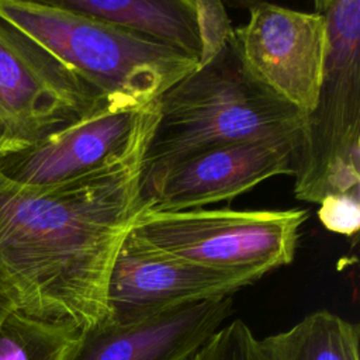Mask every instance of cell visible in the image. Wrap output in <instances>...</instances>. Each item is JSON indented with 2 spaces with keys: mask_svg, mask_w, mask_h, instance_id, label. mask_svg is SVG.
Here are the masks:
<instances>
[{
  "mask_svg": "<svg viewBox=\"0 0 360 360\" xmlns=\"http://www.w3.org/2000/svg\"><path fill=\"white\" fill-rule=\"evenodd\" d=\"M156 100L129 142L73 180L25 187L0 174V284L15 309L80 330L105 322L117 253L148 210L141 194Z\"/></svg>",
  "mask_w": 360,
  "mask_h": 360,
  "instance_id": "obj_1",
  "label": "cell"
},
{
  "mask_svg": "<svg viewBox=\"0 0 360 360\" xmlns=\"http://www.w3.org/2000/svg\"><path fill=\"white\" fill-rule=\"evenodd\" d=\"M156 125L145 167L232 143L300 139L305 114L285 103L246 69L233 39L156 100Z\"/></svg>",
  "mask_w": 360,
  "mask_h": 360,
  "instance_id": "obj_2",
  "label": "cell"
},
{
  "mask_svg": "<svg viewBox=\"0 0 360 360\" xmlns=\"http://www.w3.org/2000/svg\"><path fill=\"white\" fill-rule=\"evenodd\" d=\"M0 17L76 72L108 103L142 110L198 59L53 1L0 0Z\"/></svg>",
  "mask_w": 360,
  "mask_h": 360,
  "instance_id": "obj_3",
  "label": "cell"
},
{
  "mask_svg": "<svg viewBox=\"0 0 360 360\" xmlns=\"http://www.w3.org/2000/svg\"><path fill=\"white\" fill-rule=\"evenodd\" d=\"M328 24L323 80L295 158L294 195L319 204L360 193V1L319 0Z\"/></svg>",
  "mask_w": 360,
  "mask_h": 360,
  "instance_id": "obj_4",
  "label": "cell"
},
{
  "mask_svg": "<svg viewBox=\"0 0 360 360\" xmlns=\"http://www.w3.org/2000/svg\"><path fill=\"white\" fill-rule=\"evenodd\" d=\"M307 218L301 208L146 210L131 233L194 264L263 277L294 260Z\"/></svg>",
  "mask_w": 360,
  "mask_h": 360,
  "instance_id": "obj_5",
  "label": "cell"
},
{
  "mask_svg": "<svg viewBox=\"0 0 360 360\" xmlns=\"http://www.w3.org/2000/svg\"><path fill=\"white\" fill-rule=\"evenodd\" d=\"M100 98L68 65L0 17V149L35 142L70 125Z\"/></svg>",
  "mask_w": 360,
  "mask_h": 360,
  "instance_id": "obj_6",
  "label": "cell"
},
{
  "mask_svg": "<svg viewBox=\"0 0 360 360\" xmlns=\"http://www.w3.org/2000/svg\"><path fill=\"white\" fill-rule=\"evenodd\" d=\"M300 139H264L195 150L143 167L148 211H186L231 201L281 174L294 176Z\"/></svg>",
  "mask_w": 360,
  "mask_h": 360,
  "instance_id": "obj_7",
  "label": "cell"
},
{
  "mask_svg": "<svg viewBox=\"0 0 360 360\" xmlns=\"http://www.w3.org/2000/svg\"><path fill=\"white\" fill-rule=\"evenodd\" d=\"M235 44L249 73L277 97L308 115L318 100L328 56L325 15L255 3L235 30Z\"/></svg>",
  "mask_w": 360,
  "mask_h": 360,
  "instance_id": "obj_8",
  "label": "cell"
},
{
  "mask_svg": "<svg viewBox=\"0 0 360 360\" xmlns=\"http://www.w3.org/2000/svg\"><path fill=\"white\" fill-rule=\"evenodd\" d=\"M260 278L252 273L186 262L149 246L129 232L110 274L105 321L131 323L180 305L232 297Z\"/></svg>",
  "mask_w": 360,
  "mask_h": 360,
  "instance_id": "obj_9",
  "label": "cell"
},
{
  "mask_svg": "<svg viewBox=\"0 0 360 360\" xmlns=\"http://www.w3.org/2000/svg\"><path fill=\"white\" fill-rule=\"evenodd\" d=\"M145 108L131 110L100 98L70 125L35 142L0 149V174L25 187H48L84 176L129 142Z\"/></svg>",
  "mask_w": 360,
  "mask_h": 360,
  "instance_id": "obj_10",
  "label": "cell"
},
{
  "mask_svg": "<svg viewBox=\"0 0 360 360\" xmlns=\"http://www.w3.org/2000/svg\"><path fill=\"white\" fill-rule=\"evenodd\" d=\"M232 297L180 305L131 323L82 330L63 360H194L232 312Z\"/></svg>",
  "mask_w": 360,
  "mask_h": 360,
  "instance_id": "obj_11",
  "label": "cell"
},
{
  "mask_svg": "<svg viewBox=\"0 0 360 360\" xmlns=\"http://www.w3.org/2000/svg\"><path fill=\"white\" fill-rule=\"evenodd\" d=\"M59 6L107 20L141 37L200 56L193 0H55Z\"/></svg>",
  "mask_w": 360,
  "mask_h": 360,
  "instance_id": "obj_12",
  "label": "cell"
},
{
  "mask_svg": "<svg viewBox=\"0 0 360 360\" xmlns=\"http://www.w3.org/2000/svg\"><path fill=\"white\" fill-rule=\"evenodd\" d=\"M359 325L326 309L257 339L260 360H359Z\"/></svg>",
  "mask_w": 360,
  "mask_h": 360,
  "instance_id": "obj_13",
  "label": "cell"
},
{
  "mask_svg": "<svg viewBox=\"0 0 360 360\" xmlns=\"http://www.w3.org/2000/svg\"><path fill=\"white\" fill-rule=\"evenodd\" d=\"M80 332L14 309L0 323V360H63Z\"/></svg>",
  "mask_w": 360,
  "mask_h": 360,
  "instance_id": "obj_14",
  "label": "cell"
},
{
  "mask_svg": "<svg viewBox=\"0 0 360 360\" xmlns=\"http://www.w3.org/2000/svg\"><path fill=\"white\" fill-rule=\"evenodd\" d=\"M200 39L198 66L212 60L235 37L228 11L219 0H193Z\"/></svg>",
  "mask_w": 360,
  "mask_h": 360,
  "instance_id": "obj_15",
  "label": "cell"
},
{
  "mask_svg": "<svg viewBox=\"0 0 360 360\" xmlns=\"http://www.w3.org/2000/svg\"><path fill=\"white\" fill-rule=\"evenodd\" d=\"M194 360H260L257 338L242 319H235L221 326Z\"/></svg>",
  "mask_w": 360,
  "mask_h": 360,
  "instance_id": "obj_16",
  "label": "cell"
},
{
  "mask_svg": "<svg viewBox=\"0 0 360 360\" xmlns=\"http://www.w3.org/2000/svg\"><path fill=\"white\" fill-rule=\"evenodd\" d=\"M318 218L328 231L354 236L360 228V193L325 197L319 202Z\"/></svg>",
  "mask_w": 360,
  "mask_h": 360,
  "instance_id": "obj_17",
  "label": "cell"
},
{
  "mask_svg": "<svg viewBox=\"0 0 360 360\" xmlns=\"http://www.w3.org/2000/svg\"><path fill=\"white\" fill-rule=\"evenodd\" d=\"M14 309H15V307H14L10 295L7 294L4 287L0 284V323Z\"/></svg>",
  "mask_w": 360,
  "mask_h": 360,
  "instance_id": "obj_18",
  "label": "cell"
},
{
  "mask_svg": "<svg viewBox=\"0 0 360 360\" xmlns=\"http://www.w3.org/2000/svg\"><path fill=\"white\" fill-rule=\"evenodd\" d=\"M3 145V128H1V122H0V148Z\"/></svg>",
  "mask_w": 360,
  "mask_h": 360,
  "instance_id": "obj_19",
  "label": "cell"
}]
</instances>
